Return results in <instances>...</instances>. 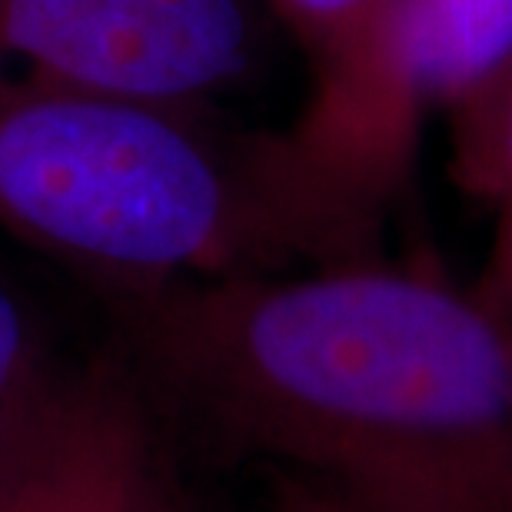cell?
I'll return each instance as SVG.
<instances>
[{
	"instance_id": "6da1fadb",
	"label": "cell",
	"mask_w": 512,
	"mask_h": 512,
	"mask_svg": "<svg viewBox=\"0 0 512 512\" xmlns=\"http://www.w3.org/2000/svg\"><path fill=\"white\" fill-rule=\"evenodd\" d=\"M110 306L170 423L406 512H512V330L476 290L370 256Z\"/></svg>"
},
{
	"instance_id": "7a4b0ae2",
	"label": "cell",
	"mask_w": 512,
	"mask_h": 512,
	"mask_svg": "<svg viewBox=\"0 0 512 512\" xmlns=\"http://www.w3.org/2000/svg\"><path fill=\"white\" fill-rule=\"evenodd\" d=\"M386 213L290 127L0 80V230L110 296L370 260Z\"/></svg>"
},
{
	"instance_id": "3957f363",
	"label": "cell",
	"mask_w": 512,
	"mask_h": 512,
	"mask_svg": "<svg viewBox=\"0 0 512 512\" xmlns=\"http://www.w3.org/2000/svg\"><path fill=\"white\" fill-rule=\"evenodd\" d=\"M512 64V0H389L376 24L313 70L290 130L393 200L429 107L459 110Z\"/></svg>"
},
{
	"instance_id": "277c9868",
	"label": "cell",
	"mask_w": 512,
	"mask_h": 512,
	"mask_svg": "<svg viewBox=\"0 0 512 512\" xmlns=\"http://www.w3.org/2000/svg\"><path fill=\"white\" fill-rule=\"evenodd\" d=\"M253 64L247 0H0V80L210 107Z\"/></svg>"
},
{
	"instance_id": "5b68a950",
	"label": "cell",
	"mask_w": 512,
	"mask_h": 512,
	"mask_svg": "<svg viewBox=\"0 0 512 512\" xmlns=\"http://www.w3.org/2000/svg\"><path fill=\"white\" fill-rule=\"evenodd\" d=\"M170 426L117 346L67 366L0 473V512H193Z\"/></svg>"
},
{
	"instance_id": "8992f818",
	"label": "cell",
	"mask_w": 512,
	"mask_h": 512,
	"mask_svg": "<svg viewBox=\"0 0 512 512\" xmlns=\"http://www.w3.org/2000/svg\"><path fill=\"white\" fill-rule=\"evenodd\" d=\"M64 370L40 340L27 306L0 286V473L30 436Z\"/></svg>"
},
{
	"instance_id": "52a82bcc",
	"label": "cell",
	"mask_w": 512,
	"mask_h": 512,
	"mask_svg": "<svg viewBox=\"0 0 512 512\" xmlns=\"http://www.w3.org/2000/svg\"><path fill=\"white\" fill-rule=\"evenodd\" d=\"M453 177L493 207L512 197V64L456 110Z\"/></svg>"
},
{
	"instance_id": "ba28073f",
	"label": "cell",
	"mask_w": 512,
	"mask_h": 512,
	"mask_svg": "<svg viewBox=\"0 0 512 512\" xmlns=\"http://www.w3.org/2000/svg\"><path fill=\"white\" fill-rule=\"evenodd\" d=\"M303 40L313 70L346 54L376 24L389 0H273Z\"/></svg>"
},
{
	"instance_id": "9c48e42d",
	"label": "cell",
	"mask_w": 512,
	"mask_h": 512,
	"mask_svg": "<svg viewBox=\"0 0 512 512\" xmlns=\"http://www.w3.org/2000/svg\"><path fill=\"white\" fill-rule=\"evenodd\" d=\"M276 512H406L323 479L276 473Z\"/></svg>"
},
{
	"instance_id": "30bf717a",
	"label": "cell",
	"mask_w": 512,
	"mask_h": 512,
	"mask_svg": "<svg viewBox=\"0 0 512 512\" xmlns=\"http://www.w3.org/2000/svg\"><path fill=\"white\" fill-rule=\"evenodd\" d=\"M499 220L493 233V247H489L483 276L473 290L483 296L486 306L499 320L512 326V197L499 203Z\"/></svg>"
},
{
	"instance_id": "8fae6325",
	"label": "cell",
	"mask_w": 512,
	"mask_h": 512,
	"mask_svg": "<svg viewBox=\"0 0 512 512\" xmlns=\"http://www.w3.org/2000/svg\"><path fill=\"white\" fill-rule=\"evenodd\" d=\"M509 330H512V326H509Z\"/></svg>"
}]
</instances>
